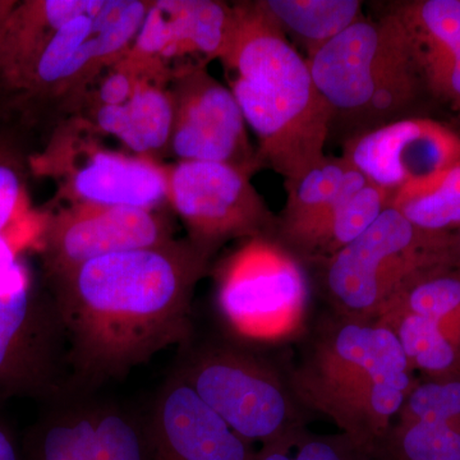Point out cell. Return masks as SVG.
<instances>
[{
    "mask_svg": "<svg viewBox=\"0 0 460 460\" xmlns=\"http://www.w3.org/2000/svg\"><path fill=\"white\" fill-rule=\"evenodd\" d=\"M211 260L187 239L99 257L44 281L65 329L75 386L99 385L192 335Z\"/></svg>",
    "mask_w": 460,
    "mask_h": 460,
    "instance_id": "6da1fadb",
    "label": "cell"
},
{
    "mask_svg": "<svg viewBox=\"0 0 460 460\" xmlns=\"http://www.w3.org/2000/svg\"><path fill=\"white\" fill-rule=\"evenodd\" d=\"M235 21L220 63L257 155L286 181L325 157L332 115L320 95L307 58L288 40L259 2L235 3Z\"/></svg>",
    "mask_w": 460,
    "mask_h": 460,
    "instance_id": "7a4b0ae2",
    "label": "cell"
},
{
    "mask_svg": "<svg viewBox=\"0 0 460 460\" xmlns=\"http://www.w3.org/2000/svg\"><path fill=\"white\" fill-rule=\"evenodd\" d=\"M301 341L298 358L286 371L296 399L376 458L413 387L394 332L377 321L330 313Z\"/></svg>",
    "mask_w": 460,
    "mask_h": 460,
    "instance_id": "3957f363",
    "label": "cell"
},
{
    "mask_svg": "<svg viewBox=\"0 0 460 460\" xmlns=\"http://www.w3.org/2000/svg\"><path fill=\"white\" fill-rule=\"evenodd\" d=\"M151 0H102L69 21L0 102L2 123L48 133L65 120L93 78L129 50Z\"/></svg>",
    "mask_w": 460,
    "mask_h": 460,
    "instance_id": "277c9868",
    "label": "cell"
},
{
    "mask_svg": "<svg viewBox=\"0 0 460 460\" xmlns=\"http://www.w3.org/2000/svg\"><path fill=\"white\" fill-rule=\"evenodd\" d=\"M332 115L361 132L399 119L423 84L408 33L394 12L362 18L307 59ZM358 133V135H359Z\"/></svg>",
    "mask_w": 460,
    "mask_h": 460,
    "instance_id": "5b68a950",
    "label": "cell"
},
{
    "mask_svg": "<svg viewBox=\"0 0 460 460\" xmlns=\"http://www.w3.org/2000/svg\"><path fill=\"white\" fill-rule=\"evenodd\" d=\"M217 308L232 341L253 349L301 341L310 329L305 263L274 237L244 241L217 270Z\"/></svg>",
    "mask_w": 460,
    "mask_h": 460,
    "instance_id": "8992f818",
    "label": "cell"
},
{
    "mask_svg": "<svg viewBox=\"0 0 460 460\" xmlns=\"http://www.w3.org/2000/svg\"><path fill=\"white\" fill-rule=\"evenodd\" d=\"M450 244L447 233L417 228L390 206L358 238L316 265L321 293L332 314L377 321L411 277L447 261Z\"/></svg>",
    "mask_w": 460,
    "mask_h": 460,
    "instance_id": "52a82bcc",
    "label": "cell"
},
{
    "mask_svg": "<svg viewBox=\"0 0 460 460\" xmlns=\"http://www.w3.org/2000/svg\"><path fill=\"white\" fill-rule=\"evenodd\" d=\"M199 398L250 444L270 443L307 426L286 371L235 341L190 349L175 370Z\"/></svg>",
    "mask_w": 460,
    "mask_h": 460,
    "instance_id": "ba28073f",
    "label": "cell"
},
{
    "mask_svg": "<svg viewBox=\"0 0 460 460\" xmlns=\"http://www.w3.org/2000/svg\"><path fill=\"white\" fill-rule=\"evenodd\" d=\"M66 341L53 296L21 248L0 237V402L62 392Z\"/></svg>",
    "mask_w": 460,
    "mask_h": 460,
    "instance_id": "9c48e42d",
    "label": "cell"
},
{
    "mask_svg": "<svg viewBox=\"0 0 460 460\" xmlns=\"http://www.w3.org/2000/svg\"><path fill=\"white\" fill-rule=\"evenodd\" d=\"M168 169L153 157L104 147L69 120L57 124L45 146L30 156L31 174L57 181L56 201L68 205L160 211L169 204Z\"/></svg>",
    "mask_w": 460,
    "mask_h": 460,
    "instance_id": "30bf717a",
    "label": "cell"
},
{
    "mask_svg": "<svg viewBox=\"0 0 460 460\" xmlns=\"http://www.w3.org/2000/svg\"><path fill=\"white\" fill-rule=\"evenodd\" d=\"M168 172L169 205L186 226L187 241L208 260L234 239L275 238L278 217L250 172L211 162H178Z\"/></svg>",
    "mask_w": 460,
    "mask_h": 460,
    "instance_id": "8fae6325",
    "label": "cell"
},
{
    "mask_svg": "<svg viewBox=\"0 0 460 460\" xmlns=\"http://www.w3.org/2000/svg\"><path fill=\"white\" fill-rule=\"evenodd\" d=\"M172 233L162 211L66 205L42 217L33 246L47 281L99 257L168 243Z\"/></svg>",
    "mask_w": 460,
    "mask_h": 460,
    "instance_id": "7c38bea8",
    "label": "cell"
},
{
    "mask_svg": "<svg viewBox=\"0 0 460 460\" xmlns=\"http://www.w3.org/2000/svg\"><path fill=\"white\" fill-rule=\"evenodd\" d=\"M169 90L174 109L169 155L178 162L222 163L252 175L263 168L237 100L208 68L178 75Z\"/></svg>",
    "mask_w": 460,
    "mask_h": 460,
    "instance_id": "4fadbf2b",
    "label": "cell"
},
{
    "mask_svg": "<svg viewBox=\"0 0 460 460\" xmlns=\"http://www.w3.org/2000/svg\"><path fill=\"white\" fill-rule=\"evenodd\" d=\"M234 21V4L228 3L154 0L127 56L171 84L178 75L219 60L228 48Z\"/></svg>",
    "mask_w": 460,
    "mask_h": 460,
    "instance_id": "5bb4252c",
    "label": "cell"
},
{
    "mask_svg": "<svg viewBox=\"0 0 460 460\" xmlns=\"http://www.w3.org/2000/svg\"><path fill=\"white\" fill-rule=\"evenodd\" d=\"M390 192L460 164V135L429 118H405L353 136L343 155Z\"/></svg>",
    "mask_w": 460,
    "mask_h": 460,
    "instance_id": "9a60e30c",
    "label": "cell"
},
{
    "mask_svg": "<svg viewBox=\"0 0 460 460\" xmlns=\"http://www.w3.org/2000/svg\"><path fill=\"white\" fill-rule=\"evenodd\" d=\"M153 460H255L243 440L177 371L165 381L147 420Z\"/></svg>",
    "mask_w": 460,
    "mask_h": 460,
    "instance_id": "2e32d148",
    "label": "cell"
},
{
    "mask_svg": "<svg viewBox=\"0 0 460 460\" xmlns=\"http://www.w3.org/2000/svg\"><path fill=\"white\" fill-rule=\"evenodd\" d=\"M366 181L343 156H325L301 177L286 181L287 201L275 239L305 265H317L338 211Z\"/></svg>",
    "mask_w": 460,
    "mask_h": 460,
    "instance_id": "e0dca14e",
    "label": "cell"
},
{
    "mask_svg": "<svg viewBox=\"0 0 460 460\" xmlns=\"http://www.w3.org/2000/svg\"><path fill=\"white\" fill-rule=\"evenodd\" d=\"M393 12L408 33L423 84L460 113V0H416Z\"/></svg>",
    "mask_w": 460,
    "mask_h": 460,
    "instance_id": "ac0fdd59",
    "label": "cell"
},
{
    "mask_svg": "<svg viewBox=\"0 0 460 460\" xmlns=\"http://www.w3.org/2000/svg\"><path fill=\"white\" fill-rule=\"evenodd\" d=\"M169 84L150 75L119 104L89 109L65 120H71L96 137L118 138L135 155L157 160L169 155L174 117Z\"/></svg>",
    "mask_w": 460,
    "mask_h": 460,
    "instance_id": "d6986e66",
    "label": "cell"
},
{
    "mask_svg": "<svg viewBox=\"0 0 460 460\" xmlns=\"http://www.w3.org/2000/svg\"><path fill=\"white\" fill-rule=\"evenodd\" d=\"M102 3V0H17L0 35V102L63 26L96 11Z\"/></svg>",
    "mask_w": 460,
    "mask_h": 460,
    "instance_id": "ffe728a7",
    "label": "cell"
},
{
    "mask_svg": "<svg viewBox=\"0 0 460 460\" xmlns=\"http://www.w3.org/2000/svg\"><path fill=\"white\" fill-rule=\"evenodd\" d=\"M259 4L307 59L365 18L358 0H260Z\"/></svg>",
    "mask_w": 460,
    "mask_h": 460,
    "instance_id": "44dd1931",
    "label": "cell"
},
{
    "mask_svg": "<svg viewBox=\"0 0 460 460\" xmlns=\"http://www.w3.org/2000/svg\"><path fill=\"white\" fill-rule=\"evenodd\" d=\"M390 206L417 228L447 233L460 226V164L393 193Z\"/></svg>",
    "mask_w": 460,
    "mask_h": 460,
    "instance_id": "7402d4cb",
    "label": "cell"
},
{
    "mask_svg": "<svg viewBox=\"0 0 460 460\" xmlns=\"http://www.w3.org/2000/svg\"><path fill=\"white\" fill-rule=\"evenodd\" d=\"M93 405L66 402L33 429L32 460H93Z\"/></svg>",
    "mask_w": 460,
    "mask_h": 460,
    "instance_id": "603a6c76",
    "label": "cell"
},
{
    "mask_svg": "<svg viewBox=\"0 0 460 460\" xmlns=\"http://www.w3.org/2000/svg\"><path fill=\"white\" fill-rule=\"evenodd\" d=\"M377 323L394 332L410 365L431 374H443L456 366L458 353L436 321L405 311L389 310Z\"/></svg>",
    "mask_w": 460,
    "mask_h": 460,
    "instance_id": "cb8c5ba5",
    "label": "cell"
},
{
    "mask_svg": "<svg viewBox=\"0 0 460 460\" xmlns=\"http://www.w3.org/2000/svg\"><path fill=\"white\" fill-rule=\"evenodd\" d=\"M93 460H153L146 425L117 405H93Z\"/></svg>",
    "mask_w": 460,
    "mask_h": 460,
    "instance_id": "d4e9b609",
    "label": "cell"
},
{
    "mask_svg": "<svg viewBox=\"0 0 460 460\" xmlns=\"http://www.w3.org/2000/svg\"><path fill=\"white\" fill-rule=\"evenodd\" d=\"M255 460H377L347 435H319L307 426L256 450Z\"/></svg>",
    "mask_w": 460,
    "mask_h": 460,
    "instance_id": "484cf974",
    "label": "cell"
},
{
    "mask_svg": "<svg viewBox=\"0 0 460 460\" xmlns=\"http://www.w3.org/2000/svg\"><path fill=\"white\" fill-rule=\"evenodd\" d=\"M31 154L25 131L13 124L0 123V237L8 235L25 196Z\"/></svg>",
    "mask_w": 460,
    "mask_h": 460,
    "instance_id": "4316f807",
    "label": "cell"
},
{
    "mask_svg": "<svg viewBox=\"0 0 460 460\" xmlns=\"http://www.w3.org/2000/svg\"><path fill=\"white\" fill-rule=\"evenodd\" d=\"M399 420H438L460 431V380L411 387Z\"/></svg>",
    "mask_w": 460,
    "mask_h": 460,
    "instance_id": "83f0119b",
    "label": "cell"
},
{
    "mask_svg": "<svg viewBox=\"0 0 460 460\" xmlns=\"http://www.w3.org/2000/svg\"><path fill=\"white\" fill-rule=\"evenodd\" d=\"M0 460H21L16 438L3 414H0Z\"/></svg>",
    "mask_w": 460,
    "mask_h": 460,
    "instance_id": "f1b7e54d",
    "label": "cell"
},
{
    "mask_svg": "<svg viewBox=\"0 0 460 460\" xmlns=\"http://www.w3.org/2000/svg\"><path fill=\"white\" fill-rule=\"evenodd\" d=\"M16 3L17 0H0V35H2L5 20H7L8 14L11 13ZM0 123H2V117H0Z\"/></svg>",
    "mask_w": 460,
    "mask_h": 460,
    "instance_id": "f546056e",
    "label": "cell"
}]
</instances>
